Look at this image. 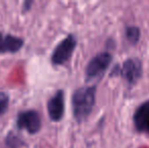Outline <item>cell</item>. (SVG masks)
I'll use <instances>...</instances> for the list:
<instances>
[{
  "label": "cell",
  "mask_w": 149,
  "mask_h": 148,
  "mask_svg": "<svg viewBox=\"0 0 149 148\" xmlns=\"http://www.w3.org/2000/svg\"><path fill=\"white\" fill-rule=\"evenodd\" d=\"M96 85L81 86L74 90L71 99L73 117L78 123H82L89 117L95 105Z\"/></svg>",
  "instance_id": "obj_1"
},
{
  "label": "cell",
  "mask_w": 149,
  "mask_h": 148,
  "mask_svg": "<svg viewBox=\"0 0 149 148\" xmlns=\"http://www.w3.org/2000/svg\"><path fill=\"white\" fill-rule=\"evenodd\" d=\"M22 46V39L11 35H3L0 32V53H15Z\"/></svg>",
  "instance_id": "obj_8"
},
{
  "label": "cell",
  "mask_w": 149,
  "mask_h": 148,
  "mask_svg": "<svg viewBox=\"0 0 149 148\" xmlns=\"http://www.w3.org/2000/svg\"><path fill=\"white\" fill-rule=\"evenodd\" d=\"M8 101H9L8 95L4 92H0V116L7 110Z\"/></svg>",
  "instance_id": "obj_11"
},
{
  "label": "cell",
  "mask_w": 149,
  "mask_h": 148,
  "mask_svg": "<svg viewBox=\"0 0 149 148\" xmlns=\"http://www.w3.org/2000/svg\"><path fill=\"white\" fill-rule=\"evenodd\" d=\"M77 46V39L74 35L69 34L65 39L56 46L51 56V61L54 65H63L72 57L73 52Z\"/></svg>",
  "instance_id": "obj_4"
},
{
  "label": "cell",
  "mask_w": 149,
  "mask_h": 148,
  "mask_svg": "<svg viewBox=\"0 0 149 148\" xmlns=\"http://www.w3.org/2000/svg\"><path fill=\"white\" fill-rule=\"evenodd\" d=\"M17 128L26 130L30 134H36L40 131L42 126L41 116L35 110L20 112L16 120Z\"/></svg>",
  "instance_id": "obj_5"
},
{
  "label": "cell",
  "mask_w": 149,
  "mask_h": 148,
  "mask_svg": "<svg viewBox=\"0 0 149 148\" xmlns=\"http://www.w3.org/2000/svg\"><path fill=\"white\" fill-rule=\"evenodd\" d=\"M125 37L131 45L135 46L139 43L141 37V31L137 26H125Z\"/></svg>",
  "instance_id": "obj_9"
},
{
  "label": "cell",
  "mask_w": 149,
  "mask_h": 148,
  "mask_svg": "<svg viewBox=\"0 0 149 148\" xmlns=\"http://www.w3.org/2000/svg\"><path fill=\"white\" fill-rule=\"evenodd\" d=\"M133 124L137 132L149 134V99L140 104L135 110Z\"/></svg>",
  "instance_id": "obj_7"
},
{
  "label": "cell",
  "mask_w": 149,
  "mask_h": 148,
  "mask_svg": "<svg viewBox=\"0 0 149 148\" xmlns=\"http://www.w3.org/2000/svg\"><path fill=\"white\" fill-rule=\"evenodd\" d=\"M113 58L114 57L112 53H110L109 51H102L94 55L85 67V81L86 82L100 81L112 64Z\"/></svg>",
  "instance_id": "obj_3"
},
{
  "label": "cell",
  "mask_w": 149,
  "mask_h": 148,
  "mask_svg": "<svg viewBox=\"0 0 149 148\" xmlns=\"http://www.w3.org/2000/svg\"><path fill=\"white\" fill-rule=\"evenodd\" d=\"M31 3H33V2H31V1H26L24 3V7L22 8H24V10H26V9H30L31 8Z\"/></svg>",
  "instance_id": "obj_12"
},
{
  "label": "cell",
  "mask_w": 149,
  "mask_h": 148,
  "mask_svg": "<svg viewBox=\"0 0 149 148\" xmlns=\"http://www.w3.org/2000/svg\"><path fill=\"white\" fill-rule=\"evenodd\" d=\"M6 144L8 145V147L10 148H16L19 147L22 144V141L18 138L17 136H11V134H9L5 139Z\"/></svg>",
  "instance_id": "obj_10"
},
{
  "label": "cell",
  "mask_w": 149,
  "mask_h": 148,
  "mask_svg": "<svg viewBox=\"0 0 149 148\" xmlns=\"http://www.w3.org/2000/svg\"><path fill=\"white\" fill-rule=\"evenodd\" d=\"M143 73L142 62L138 58H128L122 64H117L110 72V77H122L128 84L134 85L140 80Z\"/></svg>",
  "instance_id": "obj_2"
},
{
  "label": "cell",
  "mask_w": 149,
  "mask_h": 148,
  "mask_svg": "<svg viewBox=\"0 0 149 148\" xmlns=\"http://www.w3.org/2000/svg\"><path fill=\"white\" fill-rule=\"evenodd\" d=\"M47 110L49 117L54 122H59L62 120L65 112V97L64 91L58 89L48 101Z\"/></svg>",
  "instance_id": "obj_6"
}]
</instances>
